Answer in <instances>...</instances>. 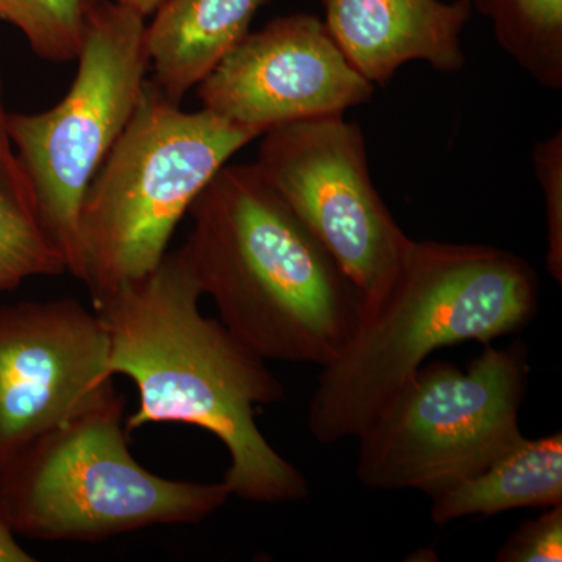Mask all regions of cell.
Listing matches in <instances>:
<instances>
[{
    "label": "cell",
    "instance_id": "obj_10",
    "mask_svg": "<svg viewBox=\"0 0 562 562\" xmlns=\"http://www.w3.org/2000/svg\"><path fill=\"white\" fill-rule=\"evenodd\" d=\"M373 91L324 21L308 13L276 18L250 32L198 85L203 109L262 135L290 122L344 114Z\"/></svg>",
    "mask_w": 562,
    "mask_h": 562
},
{
    "label": "cell",
    "instance_id": "obj_4",
    "mask_svg": "<svg viewBox=\"0 0 562 562\" xmlns=\"http://www.w3.org/2000/svg\"><path fill=\"white\" fill-rule=\"evenodd\" d=\"M113 382L0 471V517L22 538L101 542L155 525L199 524L232 497L217 483L171 480L131 452Z\"/></svg>",
    "mask_w": 562,
    "mask_h": 562
},
{
    "label": "cell",
    "instance_id": "obj_17",
    "mask_svg": "<svg viewBox=\"0 0 562 562\" xmlns=\"http://www.w3.org/2000/svg\"><path fill=\"white\" fill-rule=\"evenodd\" d=\"M532 168L541 184L547 222V271L562 281V132L536 144Z\"/></svg>",
    "mask_w": 562,
    "mask_h": 562
},
{
    "label": "cell",
    "instance_id": "obj_11",
    "mask_svg": "<svg viewBox=\"0 0 562 562\" xmlns=\"http://www.w3.org/2000/svg\"><path fill=\"white\" fill-rule=\"evenodd\" d=\"M324 24L366 80L382 87L406 63L439 72L464 66L461 36L471 0H321Z\"/></svg>",
    "mask_w": 562,
    "mask_h": 562
},
{
    "label": "cell",
    "instance_id": "obj_13",
    "mask_svg": "<svg viewBox=\"0 0 562 562\" xmlns=\"http://www.w3.org/2000/svg\"><path fill=\"white\" fill-rule=\"evenodd\" d=\"M428 497L432 522L438 525L464 517L562 505V432L525 438L487 468Z\"/></svg>",
    "mask_w": 562,
    "mask_h": 562
},
{
    "label": "cell",
    "instance_id": "obj_3",
    "mask_svg": "<svg viewBox=\"0 0 562 562\" xmlns=\"http://www.w3.org/2000/svg\"><path fill=\"white\" fill-rule=\"evenodd\" d=\"M538 306V273L513 251L413 239L383 297L321 368L310 431L324 446L358 438L436 350L524 330Z\"/></svg>",
    "mask_w": 562,
    "mask_h": 562
},
{
    "label": "cell",
    "instance_id": "obj_5",
    "mask_svg": "<svg viewBox=\"0 0 562 562\" xmlns=\"http://www.w3.org/2000/svg\"><path fill=\"white\" fill-rule=\"evenodd\" d=\"M261 136L210 110L183 111L147 80L81 203V283L92 302L154 271L206 184Z\"/></svg>",
    "mask_w": 562,
    "mask_h": 562
},
{
    "label": "cell",
    "instance_id": "obj_8",
    "mask_svg": "<svg viewBox=\"0 0 562 562\" xmlns=\"http://www.w3.org/2000/svg\"><path fill=\"white\" fill-rule=\"evenodd\" d=\"M261 138L255 165L338 262L360 294L361 314L368 312L413 239L373 184L360 125L330 114L279 125Z\"/></svg>",
    "mask_w": 562,
    "mask_h": 562
},
{
    "label": "cell",
    "instance_id": "obj_6",
    "mask_svg": "<svg viewBox=\"0 0 562 562\" xmlns=\"http://www.w3.org/2000/svg\"><path fill=\"white\" fill-rule=\"evenodd\" d=\"M528 373L524 342L486 344L468 371L442 361L422 366L358 436V480L369 490L430 495L487 468L525 439Z\"/></svg>",
    "mask_w": 562,
    "mask_h": 562
},
{
    "label": "cell",
    "instance_id": "obj_7",
    "mask_svg": "<svg viewBox=\"0 0 562 562\" xmlns=\"http://www.w3.org/2000/svg\"><path fill=\"white\" fill-rule=\"evenodd\" d=\"M146 27L144 18L105 0L92 18L65 98L41 113L7 116L41 222L80 281L81 203L143 98L150 66Z\"/></svg>",
    "mask_w": 562,
    "mask_h": 562
},
{
    "label": "cell",
    "instance_id": "obj_9",
    "mask_svg": "<svg viewBox=\"0 0 562 562\" xmlns=\"http://www.w3.org/2000/svg\"><path fill=\"white\" fill-rule=\"evenodd\" d=\"M111 382L98 313L69 297L0 306V471Z\"/></svg>",
    "mask_w": 562,
    "mask_h": 562
},
{
    "label": "cell",
    "instance_id": "obj_14",
    "mask_svg": "<svg viewBox=\"0 0 562 562\" xmlns=\"http://www.w3.org/2000/svg\"><path fill=\"white\" fill-rule=\"evenodd\" d=\"M5 87L0 70V294L33 277L68 272L61 251L41 222L31 181L7 127Z\"/></svg>",
    "mask_w": 562,
    "mask_h": 562
},
{
    "label": "cell",
    "instance_id": "obj_1",
    "mask_svg": "<svg viewBox=\"0 0 562 562\" xmlns=\"http://www.w3.org/2000/svg\"><path fill=\"white\" fill-rule=\"evenodd\" d=\"M202 290L187 247L92 302L110 335L111 375L138 390L128 432L149 424H183L216 436L231 457L224 482L243 501H303L310 487L269 443L255 409L284 398V387L221 321L199 310Z\"/></svg>",
    "mask_w": 562,
    "mask_h": 562
},
{
    "label": "cell",
    "instance_id": "obj_20",
    "mask_svg": "<svg viewBox=\"0 0 562 562\" xmlns=\"http://www.w3.org/2000/svg\"><path fill=\"white\" fill-rule=\"evenodd\" d=\"M116 2L146 20L150 14L157 13L168 0H116Z\"/></svg>",
    "mask_w": 562,
    "mask_h": 562
},
{
    "label": "cell",
    "instance_id": "obj_16",
    "mask_svg": "<svg viewBox=\"0 0 562 562\" xmlns=\"http://www.w3.org/2000/svg\"><path fill=\"white\" fill-rule=\"evenodd\" d=\"M105 0H0V22L20 29L33 54L77 60L95 11Z\"/></svg>",
    "mask_w": 562,
    "mask_h": 562
},
{
    "label": "cell",
    "instance_id": "obj_2",
    "mask_svg": "<svg viewBox=\"0 0 562 562\" xmlns=\"http://www.w3.org/2000/svg\"><path fill=\"white\" fill-rule=\"evenodd\" d=\"M190 214L192 271L236 338L262 360L319 368L346 349L360 294L257 165H225Z\"/></svg>",
    "mask_w": 562,
    "mask_h": 562
},
{
    "label": "cell",
    "instance_id": "obj_12",
    "mask_svg": "<svg viewBox=\"0 0 562 562\" xmlns=\"http://www.w3.org/2000/svg\"><path fill=\"white\" fill-rule=\"evenodd\" d=\"M266 0H168L146 27L151 83L180 103L247 35Z\"/></svg>",
    "mask_w": 562,
    "mask_h": 562
},
{
    "label": "cell",
    "instance_id": "obj_18",
    "mask_svg": "<svg viewBox=\"0 0 562 562\" xmlns=\"http://www.w3.org/2000/svg\"><path fill=\"white\" fill-rule=\"evenodd\" d=\"M498 562H561L562 505L520 525L497 553Z\"/></svg>",
    "mask_w": 562,
    "mask_h": 562
},
{
    "label": "cell",
    "instance_id": "obj_19",
    "mask_svg": "<svg viewBox=\"0 0 562 562\" xmlns=\"http://www.w3.org/2000/svg\"><path fill=\"white\" fill-rule=\"evenodd\" d=\"M35 558L18 543L16 535L0 517V562H33Z\"/></svg>",
    "mask_w": 562,
    "mask_h": 562
},
{
    "label": "cell",
    "instance_id": "obj_15",
    "mask_svg": "<svg viewBox=\"0 0 562 562\" xmlns=\"http://www.w3.org/2000/svg\"><path fill=\"white\" fill-rule=\"evenodd\" d=\"M514 61L550 90L562 88V0H471Z\"/></svg>",
    "mask_w": 562,
    "mask_h": 562
}]
</instances>
